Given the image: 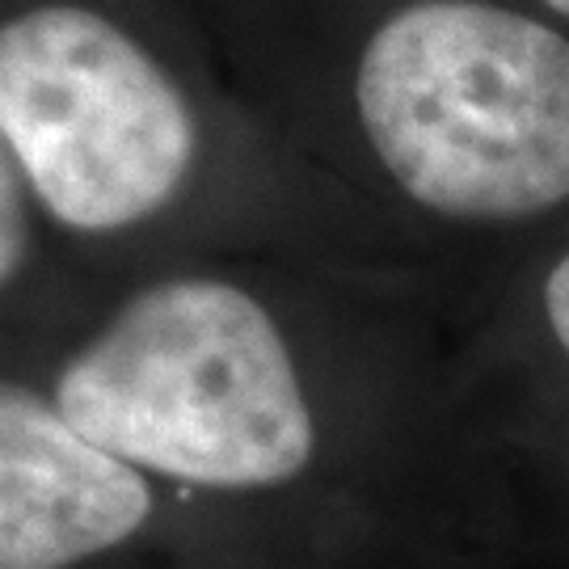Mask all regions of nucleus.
<instances>
[{
    "label": "nucleus",
    "instance_id": "f257e3e1",
    "mask_svg": "<svg viewBox=\"0 0 569 569\" xmlns=\"http://www.w3.org/2000/svg\"><path fill=\"white\" fill-rule=\"evenodd\" d=\"M9 359L93 443L194 502L283 498L326 456V413L279 312L216 270L93 287Z\"/></svg>",
    "mask_w": 569,
    "mask_h": 569
},
{
    "label": "nucleus",
    "instance_id": "f03ea898",
    "mask_svg": "<svg viewBox=\"0 0 569 569\" xmlns=\"http://www.w3.org/2000/svg\"><path fill=\"white\" fill-rule=\"evenodd\" d=\"M0 136L84 291L102 253L178 207L203 157L186 84L110 0H0Z\"/></svg>",
    "mask_w": 569,
    "mask_h": 569
},
{
    "label": "nucleus",
    "instance_id": "7ed1b4c3",
    "mask_svg": "<svg viewBox=\"0 0 569 569\" xmlns=\"http://www.w3.org/2000/svg\"><path fill=\"white\" fill-rule=\"evenodd\" d=\"M371 157L448 220H528L569 199V39L486 0H418L355 63Z\"/></svg>",
    "mask_w": 569,
    "mask_h": 569
},
{
    "label": "nucleus",
    "instance_id": "20e7f679",
    "mask_svg": "<svg viewBox=\"0 0 569 569\" xmlns=\"http://www.w3.org/2000/svg\"><path fill=\"white\" fill-rule=\"evenodd\" d=\"M194 507L93 443L0 355V569H186Z\"/></svg>",
    "mask_w": 569,
    "mask_h": 569
},
{
    "label": "nucleus",
    "instance_id": "39448f33",
    "mask_svg": "<svg viewBox=\"0 0 569 569\" xmlns=\"http://www.w3.org/2000/svg\"><path fill=\"white\" fill-rule=\"evenodd\" d=\"M84 283L42 228L18 161L0 136V355H13L81 305Z\"/></svg>",
    "mask_w": 569,
    "mask_h": 569
},
{
    "label": "nucleus",
    "instance_id": "423d86ee",
    "mask_svg": "<svg viewBox=\"0 0 569 569\" xmlns=\"http://www.w3.org/2000/svg\"><path fill=\"white\" fill-rule=\"evenodd\" d=\"M545 312H549V326L561 350L569 355V253L552 266L549 283H545Z\"/></svg>",
    "mask_w": 569,
    "mask_h": 569
},
{
    "label": "nucleus",
    "instance_id": "0eeeda50",
    "mask_svg": "<svg viewBox=\"0 0 569 569\" xmlns=\"http://www.w3.org/2000/svg\"><path fill=\"white\" fill-rule=\"evenodd\" d=\"M545 4H549V9H557L561 18H569V0H545Z\"/></svg>",
    "mask_w": 569,
    "mask_h": 569
}]
</instances>
